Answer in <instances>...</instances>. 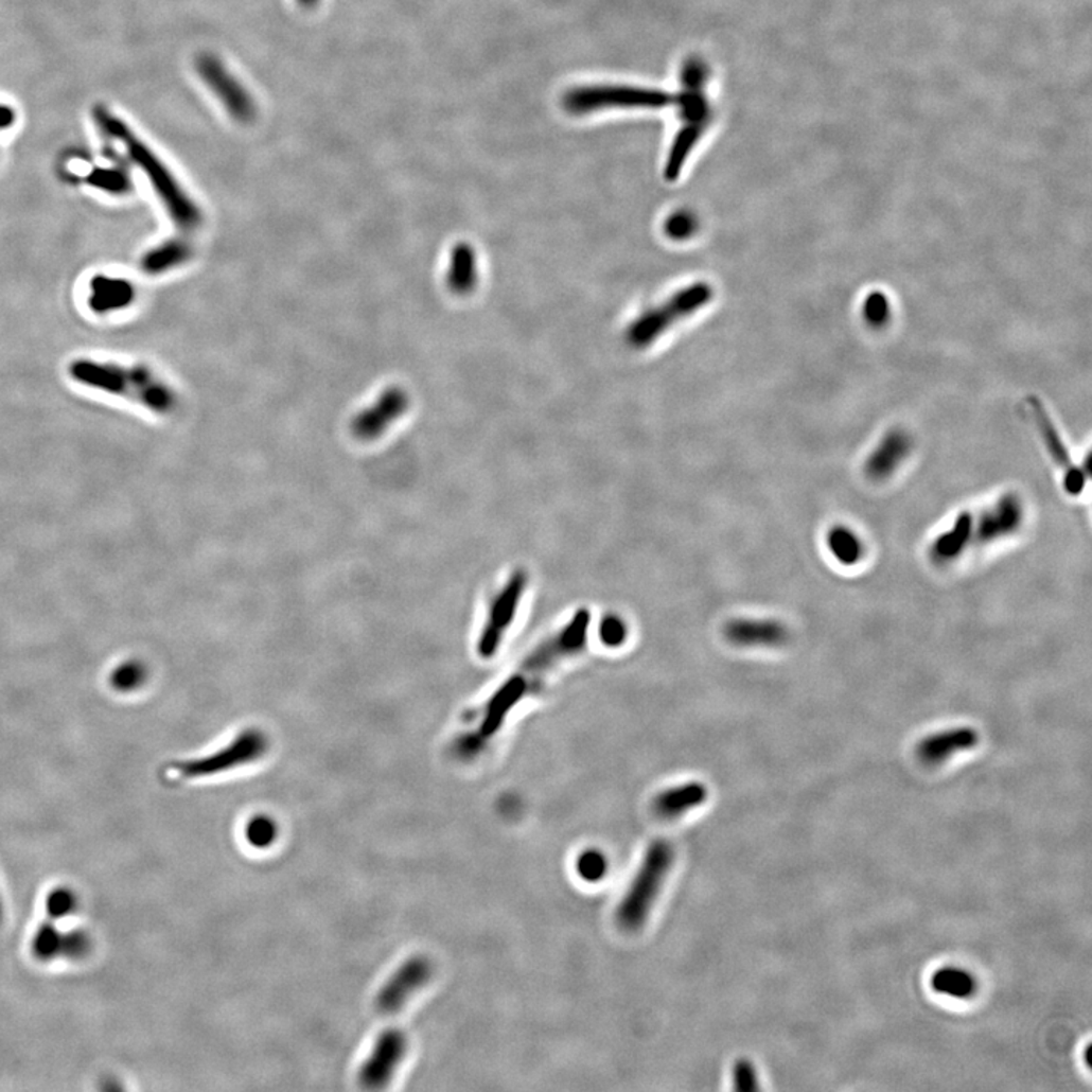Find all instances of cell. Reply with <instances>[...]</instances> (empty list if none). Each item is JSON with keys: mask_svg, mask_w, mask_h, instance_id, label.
Returning <instances> with one entry per match:
<instances>
[{"mask_svg": "<svg viewBox=\"0 0 1092 1092\" xmlns=\"http://www.w3.org/2000/svg\"><path fill=\"white\" fill-rule=\"evenodd\" d=\"M67 371L80 386L123 398L154 413H168L175 405L174 392L144 366L77 358Z\"/></svg>", "mask_w": 1092, "mask_h": 1092, "instance_id": "6da1fadb", "label": "cell"}, {"mask_svg": "<svg viewBox=\"0 0 1092 1092\" xmlns=\"http://www.w3.org/2000/svg\"><path fill=\"white\" fill-rule=\"evenodd\" d=\"M94 121L101 128L102 136L123 144L129 160L139 165L140 171L147 176L154 192L160 197L161 204L176 224L179 227H196L199 222L196 206H193L184 189L179 186L171 171L155 157L153 151L126 126L125 122L111 112L99 108L94 111Z\"/></svg>", "mask_w": 1092, "mask_h": 1092, "instance_id": "7a4b0ae2", "label": "cell"}, {"mask_svg": "<svg viewBox=\"0 0 1092 1092\" xmlns=\"http://www.w3.org/2000/svg\"><path fill=\"white\" fill-rule=\"evenodd\" d=\"M675 852L668 841L657 840L645 852L632 885L616 909V921L623 930L642 928L674 863Z\"/></svg>", "mask_w": 1092, "mask_h": 1092, "instance_id": "3957f363", "label": "cell"}, {"mask_svg": "<svg viewBox=\"0 0 1092 1092\" xmlns=\"http://www.w3.org/2000/svg\"><path fill=\"white\" fill-rule=\"evenodd\" d=\"M675 96L662 90L629 86L580 87L569 91L565 108L573 115H589L604 108H662L674 104Z\"/></svg>", "mask_w": 1092, "mask_h": 1092, "instance_id": "277c9868", "label": "cell"}, {"mask_svg": "<svg viewBox=\"0 0 1092 1092\" xmlns=\"http://www.w3.org/2000/svg\"><path fill=\"white\" fill-rule=\"evenodd\" d=\"M266 750L267 741L263 733L248 730L225 748L200 759L178 763L175 768L187 778L211 777L256 762L266 754Z\"/></svg>", "mask_w": 1092, "mask_h": 1092, "instance_id": "5b68a950", "label": "cell"}, {"mask_svg": "<svg viewBox=\"0 0 1092 1092\" xmlns=\"http://www.w3.org/2000/svg\"><path fill=\"white\" fill-rule=\"evenodd\" d=\"M407 1045V1037L403 1031H384L358 1073L362 1087L366 1090H380L386 1087L403 1062Z\"/></svg>", "mask_w": 1092, "mask_h": 1092, "instance_id": "8992f818", "label": "cell"}, {"mask_svg": "<svg viewBox=\"0 0 1092 1092\" xmlns=\"http://www.w3.org/2000/svg\"><path fill=\"white\" fill-rule=\"evenodd\" d=\"M431 962L424 956L410 957L383 986L376 997V1009L383 1016L398 1012L410 997L431 979Z\"/></svg>", "mask_w": 1092, "mask_h": 1092, "instance_id": "52a82bcc", "label": "cell"}, {"mask_svg": "<svg viewBox=\"0 0 1092 1092\" xmlns=\"http://www.w3.org/2000/svg\"><path fill=\"white\" fill-rule=\"evenodd\" d=\"M709 77V66L697 56L689 58L683 66V90L679 96H675V102L680 105V115L686 123H700V125L706 126L709 123L710 107L706 98Z\"/></svg>", "mask_w": 1092, "mask_h": 1092, "instance_id": "ba28073f", "label": "cell"}, {"mask_svg": "<svg viewBox=\"0 0 1092 1092\" xmlns=\"http://www.w3.org/2000/svg\"><path fill=\"white\" fill-rule=\"evenodd\" d=\"M1024 524V507L1016 495H1006L974 521V541L991 545L1017 534Z\"/></svg>", "mask_w": 1092, "mask_h": 1092, "instance_id": "9c48e42d", "label": "cell"}, {"mask_svg": "<svg viewBox=\"0 0 1092 1092\" xmlns=\"http://www.w3.org/2000/svg\"><path fill=\"white\" fill-rule=\"evenodd\" d=\"M525 583L527 581H525L524 574L517 573L509 581V584L504 587L495 602H493L491 613H489V621L486 623L485 630H482L480 639V653L485 657H491L495 653L496 648H498L504 630L509 627L514 613H516Z\"/></svg>", "mask_w": 1092, "mask_h": 1092, "instance_id": "30bf717a", "label": "cell"}, {"mask_svg": "<svg viewBox=\"0 0 1092 1092\" xmlns=\"http://www.w3.org/2000/svg\"><path fill=\"white\" fill-rule=\"evenodd\" d=\"M979 742H981V736L974 728L953 727L926 736L918 742L915 753L922 763L939 764L950 760L956 754L975 748Z\"/></svg>", "mask_w": 1092, "mask_h": 1092, "instance_id": "8fae6325", "label": "cell"}, {"mask_svg": "<svg viewBox=\"0 0 1092 1092\" xmlns=\"http://www.w3.org/2000/svg\"><path fill=\"white\" fill-rule=\"evenodd\" d=\"M1031 405L1032 413L1035 416V421L1039 431H1041L1042 439H1044L1045 445H1047L1049 453L1052 454L1055 463L1059 464L1060 470L1063 471V486L1065 491L1070 495H1079L1085 488V475L1079 468L1074 466L1073 460H1071L1069 451L1063 446L1062 440L1056 431L1055 425L1050 421L1047 411L1042 407L1037 398H1031L1028 400Z\"/></svg>", "mask_w": 1092, "mask_h": 1092, "instance_id": "7c38bea8", "label": "cell"}, {"mask_svg": "<svg viewBox=\"0 0 1092 1092\" xmlns=\"http://www.w3.org/2000/svg\"><path fill=\"white\" fill-rule=\"evenodd\" d=\"M725 634L743 648H778L789 640L787 626L774 619H738L728 623Z\"/></svg>", "mask_w": 1092, "mask_h": 1092, "instance_id": "4fadbf2b", "label": "cell"}, {"mask_svg": "<svg viewBox=\"0 0 1092 1092\" xmlns=\"http://www.w3.org/2000/svg\"><path fill=\"white\" fill-rule=\"evenodd\" d=\"M972 541H974V517L968 512L957 514L949 530L943 531L930 545V559L936 565H950L970 548Z\"/></svg>", "mask_w": 1092, "mask_h": 1092, "instance_id": "5bb4252c", "label": "cell"}, {"mask_svg": "<svg viewBox=\"0 0 1092 1092\" xmlns=\"http://www.w3.org/2000/svg\"><path fill=\"white\" fill-rule=\"evenodd\" d=\"M90 949V939L84 933H61L52 924L38 929L33 939V953L40 961L56 956L83 957Z\"/></svg>", "mask_w": 1092, "mask_h": 1092, "instance_id": "9a60e30c", "label": "cell"}, {"mask_svg": "<svg viewBox=\"0 0 1092 1092\" xmlns=\"http://www.w3.org/2000/svg\"><path fill=\"white\" fill-rule=\"evenodd\" d=\"M707 788L704 785L692 783L682 785V787H675L668 789V791L662 792L657 798L654 799V810L662 818H677V816L685 815L689 810L699 808L707 799Z\"/></svg>", "mask_w": 1092, "mask_h": 1092, "instance_id": "2e32d148", "label": "cell"}, {"mask_svg": "<svg viewBox=\"0 0 1092 1092\" xmlns=\"http://www.w3.org/2000/svg\"><path fill=\"white\" fill-rule=\"evenodd\" d=\"M133 299V285L121 278L99 277L91 283L90 306L96 313L125 309Z\"/></svg>", "mask_w": 1092, "mask_h": 1092, "instance_id": "e0dca14e", "label": "cell"}, {"mask_svg": "<svg viewBox=\"0 0 1092 1092\" xmlns=\"http://www.w3.org/2000/svg\"><path fill=\"white\" fill-rule=\"evenodd\" d=\"M827 548L838 563L855 566L865 558V544L861 535L847 525H834L827 533Z\"/></svg>", "mask_w": 1092, "mask_h": 1092, "instance_id": "ac0fdd59", "label": "cell"}, {"mask_svg": "<svg viewBox=\"0 0 1092 1092\" xmlns=\"http://www.w3.org/2000/svg\"><path fill=\"white\" fill-rule=\"evenodd\" d=\"M977 981L970 971L953 967V965L939 968L932 975V988L939 994L949 996L951 999H970L977 991Z\"/></svg>", "mask_w": 1092, "mask_h": 1092, "instance_id": "d6986e66", "label": "cell"}, {"mask_svg": "<svg viewBox=\"0 0 1092 1092\" xmlns=\"http://www.w3.org/2000/svg\"><path fill=\"white\" fill-rule=\"evenodd\" d=\"M704 129H706V125H700V123H686L680 129L677 137L672 142L667 165H665V176H667L669 181H674L682 174L683 165H685L695 144L699 143Z\"/></svg>", "mask_w": 1092, "mask_h": 1092, "instance_id": "ffe728a7", "label": "cell"}, {"mask_svg": "<svg viewBox=\"0 0 1092 1092\" xmlns=\"http://www.w3.org/2000/svg\"><path fill=\"white\" fill-rule=\"evenodd\" d=\"M609 871V861L600 850L581 852L577 859V873L586 882H600Z\"/></svg>", "mask_w": 1092, "mask_h": 1092, "instance_id": "44dd1931", "label": "cell"}, {"mask_svg": "<svg viewBox=\"0 0 1092 1092\" xmlns=\"http://www.w3.org/2000/svg\"><path fill=\"white\" fill-rule=\"evenodd\" d=\"M277 836L278 826L270 816H253L246 827V840L256 848L270 847Z\"/></svg>", "mask_w": 1092, "mask_h": 1092, "instance_id": "7402d4cb", "label": "cell"}, {"mask_svg": "<svg viewBox=\"0 0 1092 1092\" xmlns=\"http://www.w3.org/2000/svg\"><path fill=\"white\" fill-rule=\"evenodd\" d=\"M733 1088L736 1091H754L759 1088L757 1071L750 1060L739 1059L733 1067Z\"/></svg>", "mask_w": 1092, "mask_h": 1092, "instance_id": "603a6c76", "label": "cell"}, {"mask_svg": "<svg viewBox=\"0 0 1092 1092\" xmlns=\"http://www.w3.org/2000/svg\"><path fill=\"white\" fill-rule=\"evenodd\" d=\"M76 900L70 891L56 890L46 901V908H48V914L52 918H63L66 915L72 914L75 909Z\"/></svg>", "mask_w": 1092, "mask_h": 1092, "instance_id": "cb8c5ba5", "label": "cell"}, {"mask_svg": "<svg viewBox=\"0 0 1092 1092\" xmlns=\"http://www.w3.org/2000/svg\"><path fill=\"white\" fill-rule=\"evenodd\" d=\"M601 634L604 637L605 645H618L622 642L623 636H626V629H623L621 621L611 618L602 626Z\"/></svg>", "mask_w": 1092, "mask_h": 1092, "instance_id": "d4e9b609", "label": "cell"}, {"mask_svg": "<svg viewBox=\"0 0 1092 1092\" xmlns=\"http://www.w3.org/2000/svg\"><path fill=\"white\" fill-rule=\"evenodd\" d=\"M14 123V111L5 105H0V131L8 128Z\"/></svg>", "mask_w": 1092, "mask_h": 1092, "instance_id": "484cf974", "label": "cell"}, {"mask_svg": "<svg viewBox=\"0 0 1092 1092\" xmlns=\"http://www.w3.org/2000/svg\"><path fill=\"white\" fill-rule=\"evenodd\" d=\"M2 917H3V906H2V900H0V921H2Z\"/></svg>", "mask_w": 1092, "mask_h": 1092, "instance_id": "4316f807", "label": "cell"}]
</instances>
